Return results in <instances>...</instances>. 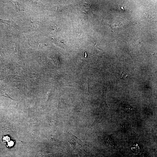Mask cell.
I'll use <instances>...</instances> for the list:
<instances>
[{"label":"cell","mask_w":157,"mask_h":157,"mask_svg":"<svg viewBox=\"0 0 157 157\" xmlns=\"http://www.w3.org/2000/svg\"><path fill=\"white\" fill-rule=\"evenodd\" d=\"M68 139L69 142L74 148L83 146L85 144L80 139L69 133Z\"/></svg>","instance_id":"obj_1"},{"label":"cell","mask_w":157,"mask_h":157,"mask_svg":"<svg viewBox=\"0 0 157 157\" xmlns=\"http://www.w3.org/2000/svg\"><path fill=\"white\" fill-rule=\"evenodd\" d=\"M1 96H3L8 98L10 99H13L10 96H9L6 92H5L4 94L1 95Z\"/></svg>","instance_id":"obj_3"},{"label":"cell","mask_w":157,"mask_h":157,"mask_svg":"<svg viewBox=\"0 0 157 157\" xmlns=\"http://www.w3.org/2000/svg\"><path fill=\"white\" fill-rule=\"evenodd\" d=\"M128 73L126 71L123 70L120 72L121 78H125L128 76Z\"/></svg>","instance_id":"obj_2"}]
</instances>
